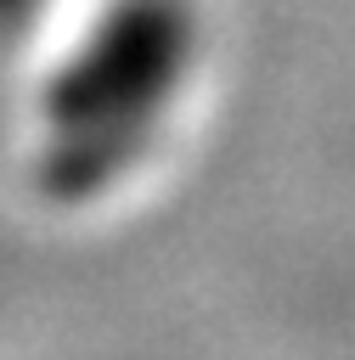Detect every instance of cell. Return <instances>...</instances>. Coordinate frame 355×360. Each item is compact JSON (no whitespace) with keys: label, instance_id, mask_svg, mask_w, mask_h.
<instances>
[{"label":"cell","instance_id":"1","mask_svg":"<svg viewBox=\"0 0 355 360\" xmlns=\"http://www.w3.org/2000/svg\"><path fill=\"white\" fill-rule=\"evenodd\" d=\"M186 56L192 17L180 0H124L51 90V191L85 197L107 186L141 152L152 118L163 112L169 90L186 73Z\"/></svg>","mask_w":355,"mask_h":360},{"label":"cell","instance_id":"2","mask_svg":"<svg viewBox=\"0 0 355 360\" xmlns=\"http://www.w3.org/2000/svg\"><path fill=\"white\" fill-rule=\"evenodd\" d=\"M28 6H34V0H0V22H6V17H17V11H28Z\"/></svg>","mask_w":355,"mask_h":360}]
</instances>
